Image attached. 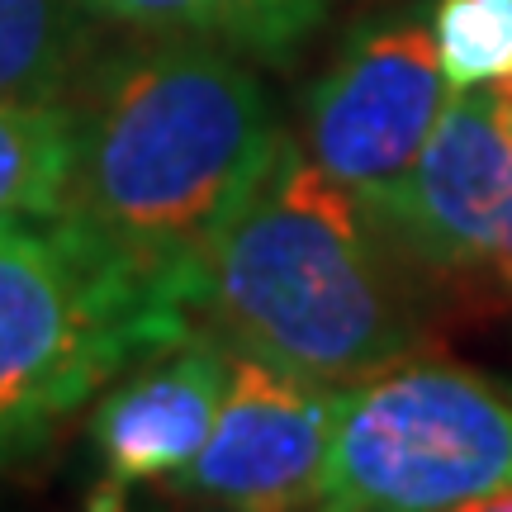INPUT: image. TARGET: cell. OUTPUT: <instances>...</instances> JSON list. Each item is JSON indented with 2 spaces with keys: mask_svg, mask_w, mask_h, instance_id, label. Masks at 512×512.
<instances>
[{
  "mask_svg": "<svg viewBox=\"0 0 512 512\" xmlns=\"http://www.w3.org/2000/svg\"><path fill=\"white\" fill-rule=\"evenodd\" d=\"M67 114L62 214L152 299L195 318L209 256L285 138L266 91L219 43L162 34L105 57Z\"/></svg>",
  "mask_w": 512,
  "mask_h": 512,
  "instance_id": "6da1fadb",
  "label": "cell"
},
{
  "mask_svg": "<svg viewBox=\"0 0 512 512\" xmlns=\"http://www.w3.org/2000/svg\"><path fill=\"white\" fill-rule=\"evenodd\" d=\"M195 318L228 351L323 384L366 380L418 337L366 209L294 138L209 256Z\"/></svg>",
  "mask_w": 512,
  "mask_h": 512,
  "instance_id": "7a4b0ae2",
  "label": "cell"
},
{
  "mask_svg": "<svg viewBox=\"0 0 512 512\" xmlns=\"http://www.w3.org/2000/svg\"><path fill=\"white\" fill-rule=\"evenodd\" d=\"M190 332L67 214H0V465L34 460L100 384Z\"/></svg>",
  "mask_w": 512,
  "mask_h": 512,
  "instance_id": "3957f363",
  "label": "cell"
},
{
  "mask_svg": "<svg viewBox=\"0 0 512 512\" xmlns=\"http://www.w3.org/2000/svg\"><path fill=\"white\" fill-rule=\"evenodd\" d=\"M512 494V399L475 370L394 361L337 389L318 508L437 512Z\"/></svg>",
  "mask_w": 512,
  "mask_h": 512,
  "instance_id": "277c9868",
  "label": "cell"
},
{
  "mask_svg": "<svg viewBox=\"0 0 512 512\" xmlns=\"http://www.w3.org/2000/svg\"><path fill=\"white\" fill-rule=\"evenodd\" d=\"M366 219L413 271L512 294V114L503 91H456L413 171Z\"/></svg>",
  "mask_w": 512,
  "mask_h": 512,
  "instance_id": "5b68a950",
  "label": "cell"
},
{
  "mask_svg": "<svg viewBox=\"0 0 512 512\" xmlns=\"http://www.w3.org/2000/svg\"><path fill=\"white\" fill-rule=\"evenodd\" d=\"M446 72L422 5L361 19L304 100V147L361 209L413 171L446 100Z\"/></svg>",
  "mask_w": 512,
  "mask_h": 512,
  "instance_id": "8992f818",
  "label": "cell"
},
{
  "mask_svg": "<svg viewBox=\"0 0 512 512\" xmlns=\"http://www.w3.org/2000/svg\"><path fill=\"white\" fill-rule=\"evenodd\" d=\"M332 413L337 384L228 351V389L214 432L200 456L166 479V494L238 512L318 508Z\"/></svg>",
  "mask_w": 512,
  "mask_h": 512,
  "instance_id": "52a82bcc",
  "label": "cell"
},
{
  "mask_svg": "<svg viewBox=\"0 0 512 512\" xmlns=\"http://www.w3.org/2000/svg\"><path fill=\"white\" fill-rule=\"evenodd\" d=\"M223 389H228V347L209 337H185L152 351L133 380L114 384L91 413L95 484L91 508H124L133 489L166 484L200 456L214 432Z\"/></svg>",
  "mask_w": 512,
  "mask_h": 512,
  "instance_id": "ba28073f",
  "label": "cell"
},
{
  "mask_svg": "<svg viewBox=\"0 0 512 512\" xmlns=\"http://www.w3.org/2000/svg\"><path fill=\"white\" fill-rule=\"evenodd\" d=\"M86 10L147 34L204 38L261 62H285L323 24V0H86Z\"/></svg>",
  "mask_w": 512,
  "mask_h": 512,
  "instance_id": "9c48e42d",
  "label": "cell"
},
{
  "mask_svg": "<svg viewBox=\"0 0 512 512\" xmlns=\"http://www.w3.org/2000/svg\"><path fill=\"white\" fill-rule=\"evenodd\" d=\"M86 53V0H0V100H62Z\"/></svg>",
  "mask_w": 512,
  "mask_h": 512,
  "instance_id": "30bf717a",
  "label": "cell"
},
{
  "mask_svg": "<svg viewBox=\"0 0 512 512\" xmlns=\"http://www.w3.org/2000/svg\"><path fill=\"white\" fill-rule=\"evenodd\" d=\"M72 114L62 100H0V214H62Z\"/></svg>",
  "mask_w": 512,
  "mask_h": 512,
  "instance_id": "8fae6325",
  "label": "cell"
},
{
  "mask_svg": "<svg viewBox=\"0 0 512 512\" xmlns=\"http://www.w3.org/2000/svg\"><path fill=\"white\" fill-rule=\"evenodd\" d=\"M432 38L446 86H512V0H437Z\"/></svg>",
  "mask_w": 512,
  "mask_h": 512,
  "instance_id": "7c38bea8",
  "label": "cell"
},
{
  "mask_svg": "<svg viewBox=\"0 0 512 512\" xmlns=\"http://www.w3.org/2000/svg\"><path fill=\"white\" fill-rule=\"evenodd\" d=\"M503 91V105H508V114H512V86H498Z\"/></svg>",
  "mask_w": 512,
  "mask_h": 512,
  "instance_id": "4fadbf2b",
  "label": "cell"
}]
</instances>
